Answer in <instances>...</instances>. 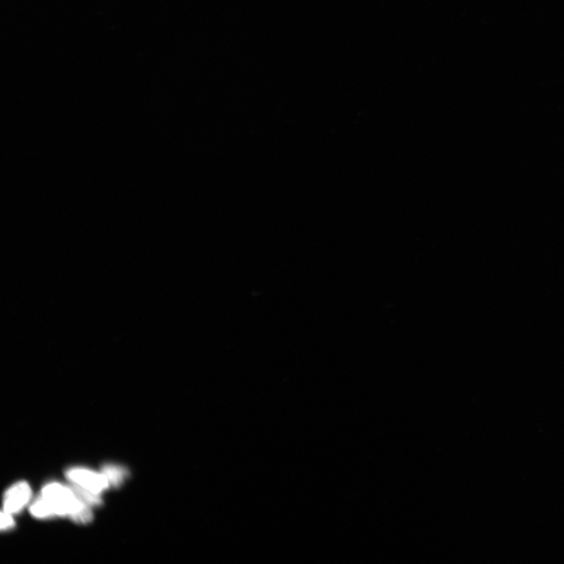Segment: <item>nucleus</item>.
<instances>
[{"label":"nucleus","mask_w":564,"mask_h":564,"mask_svg":"<svg viewBox=\"0 0 564 564\" xmlns=\"http://www.w3.org/2000/svg\"><path fill=\"white\" fill-rule=\"evenodd\" d=\"M71 489L75 493V496H77L82 503L85 504L93 506V505H98L102 503V499H101L100 494L94 493L91 491H89L84 487H82L77 485L73 484L70 486Z\"/></svg>","instance_id":"nucleus-6"},{"label":"nucleus","mask_w":564,"mask_h":564,"mask_svg":"<svg viewBox=\"0 0 564 564\" xmlns=\"http://www.w3.org/2000/svg\"><path fill=\"white\" fill-rule=\"evenodd\" d=\"M30 512L33 516L37 518H47L55 516L52 507L50 506L47 500L42 494L31 504Z\"/></svg>","instance_id":"nucleus-5"},{"label":"nucleus","mask_w":564,"mask_h":564,"mask_svg":"<svg viewBox=\"0 0 564 564\" xmlns=\"http://www.w3.org/2000/svg\"><path fill=\"white\" fill-rule=\"evenodd\" d=\"M102 473L109 480L110 485H112L114 487L120 486L128 476V471H126L125 468L115 465L105 466Z\"/></svg>","instance_id":"nucleus-4"},{"label":"nucleus","mask_w":564,"mask_h":564,"mask_svg":"<svg viewBox=\"0 0 564 564\" xmlns=\"http://www.w3.org/2000/svg\"><path fill=\"white\" fill-rule=\"evenodd\" d=\"M66 475L72 483L98 494L106 490L110 485L104 473H98L84 468H69Z\"/></svg>","instance_id":"nucleus-2"},{"label":"nucleus","mask_w":564,"mask_h":564,"mask_svg":"<svg viewBox=\"0 0 564 564\" xmlns=\"http://www.w3.org/2000/svg\"><path fill=\"white\" fill-rule=\"evenodd\" d=\"M15 521L13 519L12 515L5 511L1 513V530L6 531L14 528Z\"/></svg>","instance_id":"nucleus-7"},{"label":"nucleus","mask_w":564,"mask_h":564,"mask_svg":"<svg viewBox=\"0 0 564 564\" xmlns=\"http://www.w3.org/2000/svg\"><path fill=\"white\" fill-rule=\"evenodd\" d=\"M31 497V487L26 482L13 485L4 494L3 511L15 515L28 504Z\"/></svg>","instance_id":"nucleus-3"},{"label":"nucleus","mask_w":564,"mask_h":564,"mask_svg":"<svg viewBox=\"0 0 564 564\" xmlns=\"http://www.w3.org/2000/svg\"><path fill=\"white\" fill-rule=\"evenodd\" d=\"M41 494L52 507L55 516H68L78 524H88L92 521L91 506L82 503L70 487L58 483L49 484L43 487Z\"/></svg>","instance_id":"nucleus-1"}]
</instances>
